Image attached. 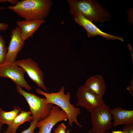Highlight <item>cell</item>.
Returning <instances> with one entry per match:
<instances>
[{
  "label": "cell",
  "instance_id": "cell-1",
  "mask_svg": "<svg viewBox=\"0 0 133 133\" xmlns=\"http://www.w3.org/2000/svg\"><path fill=\"white\" fill-rule=\"evenodd\" d=\"M52 5L51 0H23L7 9L25 20H44L49 15Z\"/></svg>",
  "mask_w": 133,
  "mask_h": 133
},
{
  "label": "cell",
  "instance_id": "cell-2",
  "mask_svg": "<svg viewBox=\"0 0 133 133\" xmlns=\"http://www.w3.org/2000/svg\"><path fill=\"white\" fill-rule=\"evenodd\" d=\"M70 15L79 14L90 20L103 23L109 21L110 14L96 1L93 0H67Z\"/></svg>",
  "mask_w": 133,
  "mask_h": 133
},
{
  "label": "cell",
  "instance_id": "cell-3",
  "mask_svg": "<svg viewBox=\"0 0 133 133\" xmlns=\"http://www.w3.org/2000/svg\"><path fill=\"white\" fill-rule=\"evenodd\" d=\"M38 94L44 96L48 103L57 105L62 109L66 114L68 117V124L72 127L73 123L80 127L82 126L78 121L77 117L81 112L79 108L76 107L71 104L70 101V93L68 92L65 94V87L62 86L58 92H45L39 88L36 89Z\"/></svg>",
  "mask_w": 133,
  "mask_h": 133
},
{
  "label": "cell",
  "instance_id": "cell-4",
  "mask_svg": "<svg viewBox=\"0 0 133 133\" xmlns=\"http://www.w3.org/2000/svg\"><path fill=\"white\" fill-rule=\"evenodd\" d=\"M18 93L25 99L30 108L32 117V121L38 122L46 118L50 114L53 105L48 103L45 98H40L34 94L26 92L17 85Z\"/></svg>",
  "mask_w": 133,
  "mask_h": 133
},
{
  "label": "cell",
  "instance_id": "cell-5",
  "mask_svg": "<svg viewBox=\"0 0 133 133\" xmlns=\"http://www.w3.org/2000/svg\"><path fill=\"white\" fill-rule=\"evenodd\" d=\"M76 95L77 101L76 106L83 107L90 113L93 110L108 106L105 103L102 97L87 89L84 85L78 88Z\"/></svg>",
  "mask_w": 133,
  "mask_h": 133
},
{
  "label": "cell",
  "instance_id": "cell-6",
  "mask_svg": "<svg viewBox=\"0 0 133 133\" xmlns=\"http://www.w3.org/2000/svg\"><path fill=\"white\" fill-rule=\"evenodd\" d=\"M110 110L108 106L92 111L90 113L92 127L88 133H104L112 128L113 117Z\"/></svg>",
  "mask_w": 133,
  "mask_h": 133
},
{
  "label": "cell",
  "instance_id": "cell-7",
  "mask_svg": "<svg viewBox=\"0 0 133 133\" xmlns=\"http://www.w3.org/2000/svg\"><path fill=\"white\" fill-rule=\"evenodd\" d=\"M14 64L22 68L38 86L48 92L44 81L43 72L35 61L29 58L16 61Z\"/></svg>",
  "mask_w": 133,
  "mask_h": 133
},
{
  "label": "cell",
  "instance_id": "cell-8",
  "mask_svg": "<svg viewBox=\"0 0 133 133\" xmlns=\"http://www.w3.org/2000/svg\"><path fill=\"white\" fill-rule=\"evenodd\" d=\"M25 72L22 68L14 64H7L0 66V77L9 78L17 85L31 91V87L27 83L24 77Z\"/></svg>",
  "mask_w": 133,
  "mask_h": 133
},
{
  "label": "cell",
  "instance_id": "cell-9",
  "mask_svg": "<svg viewBox=\"0 0 133 133\" xmlns=\"http://www.w3.org/2000/svg\"><path fill=\"white\" fill-rule=\"evenodd\" d=\"M68 120L66 113L59 106L53 105L50 115L43 120L37 122L36 128L40 133H51L53 127L58 123Z\"/></svg>",
  "mask_w": 133,
  "mask_h": 133
},
{
  "label": "cell",
  "instance_id": "cell-10",
  "mask_svg": "<svg viewBox=\"0 0 133 133\" xmlns=\"http://www.w3.org/2000/svg\"><path fill=\"white\" fill-rule=\"evenodd\" d=\"M24 44L25 41L22 39L19 29L17 26L12 30L10 41L3 65L14 64L18 53Z\"/></svg>",
  "mask_w": 133,
  "mask_h": 133
},
{
  "label": "cell",
  "instance_id": "cell-11",
  "mask_svg": "<svg viewBox=\"0 0 133 133\" xmlns=\"http://www.w3.org/2000/svg\"><path fill=\"white\" fill-rule=\"evenodd\" d=\"M73 16L74 17V20L76 22L86 30L88 37L100 35L108 40H118L122 41H124L123 38L122 37L110 35L101 31L92 22L87 19L80 14H75Z\"/></svg>",
  "mask_w": 133,
  "mask_h": 133
},
{
  "label": "cell",
  "instance_id": "cell-12",
  "mask_svg": "<svg viewBox=\"0 0 133 133\" xmlns=\"http://www.w3.org/2000/svg\"><path fill=\"white\" fill-rule=\"evenodd\" d=\"M44 20H23L17 21V27L22 39L25 41L32 37L41 25L45 22Z\"/></svg>",
  "mask_w": 133,
  "mask_h": 133
},
{
  "label": "cell",
  "instance_id": "cell-13",
  "mask_svg": "<svg viewBox=\"0 0 133 133\" xmlns=\"http://www.w3.org/2000/svg\"><path fill=\"white\" fill-rule=\"evenodd\" d=\"M110 111L113 119V126L133 124V110H128L117 107Z\"/></svg>",
  "mask_w": 133,
  "mask_h": 133
},
{
  "label": "cell",
  "instance_id": "cell-14",
  "mask_svg": "<svg viewBox=\"0 0 133 133\" xmlns=\"http://www.w3.org/2000/svg\"><path fill=\"white\" fill-rule=\"evenodd\" d=\"M84 85L87 88L101 97H102L105 94L106 84L103 77L100 75L90 77L86 80Z\"/></svg>",
  "mask_w": 133,
  "mask_h": 133
},
{
  "label": "cell",
  "instance_id": "cell-15",
  "mask_svg": "<svg viewBox=\"0 0 133 133\" xmlns=\"http://www.w3.org/2000/svg\"><path fill=\"white\" fill-rule=\"evenodd\" d=\"M32 119V116L30 111L21 110L12 123L8 126L6 131L8 133H16L18 128L20 125L26 122L31 123Z\"/></svg>",
  "mask_w": 133,
  "mask_h": 133
},
{
  "label": "cell",
  "instance_id": "cell-16",
  "mask_svg": "<svg viewBox=\"0 0 133 133\" xmlns=\"http://www.w3.org/2000/svg\"><path fill=\"white\" fill-rule=\"evenodd\" d=\"M13 109L12 111H6L0 107V123L2 125L11 124L21 110L20 107L16 106H14Z\"/></svg>",
  "mask_w": 133,
  "mask_h": 133
},
{
  "label": "cell",
  "instance_id": "cell-17",
  "mask_svg": "<svg viewBox=\"0 0 133 133\" xmlns=\"http://www.w3.org/2000/svg\"><path fill=\"white\" fill-rule=\"evenodd\" d=\"M7 48L5 42L2 36L0 35V66L4 63L7 52Z\"/></svg>",
  "mask_w": 133,
  "mask_h": 133
},
{
  "label": "cell",
  "instance_id": "cell-18",
  "mask_svg": "<svg viewBox=\"0 0 133 133\" xmlns=\"http://www.w3.org/2000/svg\"><path fill=\"white\" fill-rule=\"evenodd\" d=\"M67 127L64 123L58 124L54 129V133H66Z\"/></svg>",
  "mask_w": 133,
  "mask_h": 133
},
{
  "label": "cell",
  "instance_id": "cell-19",
  "mask_svg": "<svg viewBox=\"0 0 133 133\" xmlns=\"http://www.w3.org/2000/svg\"><path fill=\"white\" fill-rule=\"evenodd\" d=\"M37 122L35 121H32L30 123V126L20 133H34V131L36 128V124Z\"/></svg>",
  "mask_w": 133,
  "mask_h": 133
},
{
  "label": "cell",
  "instance_id": "cell-20",
  "mask_svg": "<svg viewBox=\"0 0 133 133\" xmlns=\"http://www.w3.org/2000/svg\"><path fill=\"white\" fill-rule=\"evenodd\" d=\"M122 131L124 133H133V124L124 125Z\"/></svg>",
  "mask_w": 133,
  "mask_h": 133
},
{
  "label": "cell",
  "instance_id": "cell-21",
  "mask_svg": "<svg viewBox=\"0 0 133 133\" xmlns=\"http://www.w3.org/2000/svg\"><path fill=\"white\" fill-rule=\"evenodd\" d=\"M4 7H0V10L4 9ZM8 28V25L5 23H0V31H3L7 30Z\"/></svg>",
  "mask_w": 133,
  "mask_h": 133
},
{
  "label": "cell",
  "instance_id": "cell-22",
  "mask_svg": "<svg viewBox=\"0 0 133 133\" xmlns=\"http://www.w3.org/2000/svg\"><path fill=\"white\" fill-rule=\"evenodd\" d=\"M127 89L128 90L130 94L132 96H133V77L131 80L130 84L127 88Z\"/></svg>",
  "mask_w": 133,
  "mask_h": 133
},
{
  "label": "cell",
  "instance_id": "cell-23",
  "mask_svg": "<svg viewBox=\"0 0 133 133\" xmlns=\"http://www.w3.org/2000/svg\"><path fill=\"white\" fill-rule=\"evenodd\" d=\"M112 133H124L122 131H113Z\"/></svg>",
  "mask_w": 133,
  "mask_h": 133
},
{
  "label": "cell",
  "instance_id": "cell-24",
  "mask_svg": "<svg viewBox=\"0 0 133 133\" xmlns=\"http://www.w3.org/2000/svg\"><path fill=\"white\" fill-rule=\"evenodd\" d=\"M10 0H0V3H4L8 1L10 2Z\"/></svg>",
  "mask_w": 133,
  "mask_h": 133
},
{
  "label": "cell",
  "instance_id": "cell-25",
  "mask_svg": "<svg viewBox=\"0 0 133 133\" xmlns=\"http://www.w3.org/2000/svg\"><path fill=\"white\" fill-rule=\"evenodd\" d=\"M70 131L71 130H69V129L67 130L66 131V133H69Z\"/></svg>",
  "mask_w": 133,
  "mask_h": 133
},
{
  "label": "cell",
  "instance_id": "cell-26",
  "mask_svg": "<svg viewBox=\"0 0 133 133\" xmlns=\"http://www.w3.org/2000/svg\"><path fill=\"white\" fill-rule=\"evenodd\" d=\"M2 125L1 123H0V131H1V127H2Z\"/></svg>",
  "mask_w": 133,
  "mask_h": 133
},
{
  "label": "cell",
  "instance_id": "cell-27",
  "mask_svg": "<svg viewBox=\"0 0 133 133\" xmlns=\"http://www.w3.org/2000/svg\"><path fill=\"white\" fill-rule=\"evenodd\" d=\"M104 133H111L108 132H106Z\"/></svg>",
  "mask_w": 133,
  "mask_h": 133
},
{
  "label": "cell",
  "instance_id": "cell-28",
  "mask_svg": "<svg viewBox=\"0 0 133 133\" xmlns=\"http://www.w3.org/2000/svg\"><path fill=\"white\" fill-rule=\"evenodd\" d=\"M3 133H7L6 131H4Z\"/></svg>",
  "mask_w": 133,
  "mask_h": 133
},
{
  "label": "cell",
  "instance_id": "cell-29",
  "mask_svg": "<svg viewBox=\"0 0 133 133\" xmlns=\"http://www.w3.org/2000/svg\"><path fill=\"white\" fill-rule=\"evenodd\" d=\"M39 133V132H38L37 133Z\"/></svg>",
  "mask_w": 133,
  "mask_h": 133
}]
</instances>
